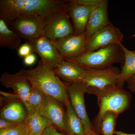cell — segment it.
Instances as JSON below:
<instances>
[{
  "label": "cell",
  "mask_w": 135,
  "mask_h": 135,
  "mask_svg": "<svg viewBox=\"0 0 135 135\" xmlns=\"http://www.w3.org/2000/svg\"><path fill=\"white\" fill-rule=\"evenodd\" d=\"M27 41L31 44L34 53L40 56L42 64L51 69H54L64 59L51 41L44 35Z\"/></svg>",
  "instance_id": "10"
},
{
  "label": "cell",
  "mask_w": 135,
  "mask_h": 135,
  "mask_svg": "<svg viewBox=\"0 0 135 135\" xmlns=\"http://www.w3.org/2000/svg\"><path fill=\"white\" fill-rule=\"evenodd\" d=\"M24 123H19L13 122L0 118V129H8L18 127Z\"/></svg>",
  "instance_id": "26"
},
{
  "label": "cell",
  "mask_w": 135,
  "mask_h": 135,
  "mask_svg": "<svg viewBox=\"0 0 135 135\" xmlns=\"http://www.w3.org/2000/svg\"><path fill=\"white\" fill-rule=\"evenodd\" d=\"M46 19L38 16H25L15 18L8 24L21 38L31 40L44 35Z\"/></svg>",
  "instance_id": "7"
},
{
  "label": "cell",
  "mask_w": 135,
  "mask_h": 135,
  "mask_svg": "<svg viewBox=\"0 0 135 135\" xmlns=\"http://www.w3.org/2000/svg\"><path fill=\"white\" fill-rule=\"evenodd\" d=\"M65 106L64 104L57 99L46 96L44 103L39 112L51 126L64 134L66 114Z\"/></svg>",
  "instance_id": "12"
},
{
  "label": "cell",
  "mask_w": 135,
  "mask_h": 135,
  "mask_svg": "<svg viewBox=\"0 0 135 135\" xmlns=\"http://www.w3.org/2000/svg\"><path fill=\"white\" fill-rule=\"evenodd\" d=\"M108 1L102 0L91 13L87 24L85 34L87 39L110 23L108 12Z\"/></svg>",
  "instance_id": "16"
},
{
  "label": "cell",
  "mask_w": 135,
  "mask_h": 135,
  "mask_svg": "<svg viewBox=\"0 0 135 135\" xmlns=\"http://www.w3.org/2000/svg\"><path fill=\"white\" fill-rule=\"evenodd\" d=\"M29 133L25 122L16 128L0 129V135H24Z\"/></svg>",
  "instance_id": "24"
},
{
  "label": "cell",
  "mask_w": 135,
  "mask_h": 135,
  "mask_svg": "<svg viewBox=\"0 0 135 135\" xmlns=\"http://www.w3.org/2000/svg\"><path fill=\"white\" fill-rule=\"evenodd\" d=\"M36 57L33 53L28 55L24 58L23 62L25 65L31 66L36 62Z\"/></svg>",
  "instance_id": "29"
},
{
  "label": "cell",
  "mask_w": 135,
  "mask_h": 135,
  "mask_svg": "<svg viewBox=\"0 0 135 135\" xmlns=\"http://www.w3.org/2000/svg\"><path fill=\"white\" fill-rule=\"evenodd\" d=\"M21 38L13 31L8 23L0 18V46L11 50L18 49L21 42Z\"/></svg>",
  "instance_id": "20"
},
{
  "label": "cell",
  "mask_w": 135,
  "mask_h": 135,
  "mask_svg": "<svg viewBox=\"0 0 135 135\" xmlns=\"http://www.w3.org/2000/svg\"><path fill=\"white\" fill-rule=\"evenodd\" d=\"M65 84L71 105L82 121L87 134H91L93 131V125L87 114L85 106L84 95L86 91L85 84L83 82Z\"/></svg>",
  "instance_id": "8"
},
{
  "label": "cell",
  "mask_w": 135,
  "mask_h": 135,
  "mask_svg": "<svg viewBox=\"0 0 135 135\" xmlns=\"http://www.w3.org/2000/svg\"><path fill=\"white\" fill-rule=\"evenodd\" d=\"M65 107L66 114L65 134L66 135L86 134L84 124L75 113L71 103Z\"/></svg>",
  "instance_id": "19"
},
{
  "label": "cell",
  "mask_w": 135,
  "mask_h": 135,
  "mask_svg": "<svg viewBox=\"0 0 135 135\" xmlns=\"http://www.w3.org/2000/svg\"><path fill=\"white\" fill-rule=\"evenodd\" d=\"M66 2L56 0H1L0 18L7 23L25 16H38L47 18L62 8Z\"/></svg>",
  "instance_id": "1"
},
{
  "label": "cell",
  "mask_w": 135,
  "mask_h": 135,
  "mask_svg": "<svg viewBox=\"0 0 135 135\" xmlns=\"http://www.w3.org/2000/svg\"><path fill=\"white\" fill-rule=\"evenodd\" d=\"M66 3L62 8L46 18L44 35L52 41L65 38L74 33L66 7Z\"/></svg>",
  "instance_id": "6"
},
{
  "label": "cell",
  "mask_w": 135,
  "mask_h": 135,
  "mask_svg": "<svg viewBox=\"0 0 135 135\" xmlns=\"http://www.w3.org/2000/svg\"><path fill=\"white\" fill-rule=\"evenodd\" d=\"M126 82L128 89L132 92H135V74L130 77Z\"/></svg>",
  "instance_id": "30"
},
{
  "label": "cell",
  "mask_w": 135,
  "mask_h": 135,
  "mask_svg": "<svg viewBox=\"0 0 135 135\" xmlns=\"http://www.w3.org/2000/svg\"><path fill=\"white\" fill-rule=\"evenodd\" d=\"M0 81L3 86L12 89L15 95L23 102L26 108L27 98L32 86L21 71L14 74L4 72L1 75Z\"/></svg>",
  "instance_id": "13"
},
{
  "label": "cell",
  "mask_w": 135,
  "mask_h": 135,
  "mask_svg": "<svg viewBox=\"0 0 135 135\" xmlns=\"http://www.w3.org/2000/svg\"><path fill=\"white\" fill-rule=\"evenodd\" d=\"M85 135H91V134H90H90H86Z\"/></svg>",
  "instance_id": "35"
},
{
  "label": "cell",
  "mask_w": 135,
  "mask_h": 135,
  "mask_svg": "<svg viewBox=\"0 0 135 135\" xmlns=\"http://www.w3.org/2000/svg\"><path fill=\"white\" fill-rule=\"evenodd\" d=\"M72 1L79 5L87 7H94L101 3L102 0H73Z\"/></svg>",
  "instance_id": "27"
},
{
  "label": "cell",
  "mask_w": 135,
  "mask_h": 135,
  "mask_svg": "<svg viewBox=\"0 0 135 135\" xmlns=\"http://www.w3.org/2000/svg\"><path fill=\"white\" fill-rule=\"evenodd\" d=\"M118 115L112 112H107L102 117L99 129V134L113 135L115 133L116 120Z\"/></svg>",
  "instance_id": "23"
},
{
  "label": "cell",
  "mask_w": 135,
  "mask_h": 135,
  "mask_svg": "<svg viewBox=\"0 0 135 135\" xmlns=\"http://www.w3.org/2000/svg\"><path fill=\"white\" fill-rule=\"evenodd\" d=\"M56 75L68 83L83 82L86 75L87 70L79 64L64 59L53 69Z\"/></svg>",
  "instance_id": "15"
},
{
  "label": "cell",
  "mask_w": 135,
  "mask_h": 135,
  "mask_svg": "<svg viewBox=\"0 0 135 135\" xmlns=\"http://www.w3.org/2000/svg\"><path fill=\"white\" fill-rule=\"evenodd\" d=\"M94 95L97 98L99 111L94 119L93 131L99 134V129L102 117L107 112H112L119 115L129 109L131 95L127 90L117 86L97 91Z\"/></svg>",
  "instance_id": "3"
},
{
  "label": "cell",
  "mask_w": 135,
  "mask_h": 135,
  "mask_svg": "<svg viewBox=\"0 0 135 135\" xmlns=\"http://www.w3.org/2000/svg\"><path fill=\"white\" fill-rule=\"evenodd\" d=\"M114 134L116 135H135V134H129L121 131H115Z\"/></svg>",
  "instance_id": "31"
},
{
  "label": "cell",
  "mask_w": 135,
  "mask_h": 135,
  "mask_svg": "<svg viewBox=\"0 0 135 135\" xmlns=\"http://www.w3.org/2000/svg\"><path fill=\"white\" fill-rule=\"evenodd\" d=\"M31 83L46 96L62 102L65 106L70 104L65 83L62 82L53 69L46 66L41 60L35 68L20 70Z\"/></svg>",
  "instance_id": "2"
},
{
  "label": "cell",
  "mask_w": 135,
  "mask_h": 135,
  "mask_svg": "<svg viewBox=\"0 0 135 135\" xmlns=\"http://www.w3.org/2000/svg\"><path fill=\"white\" fill-rule=\"evenodd\" d=\"M42 135H66L65 134L59 132L57 129L53 127H48L44 131Z\"/></svg>",
  "instance_id": "28"
},
{
  "label": "cell",
  "mask_w": 135,
  "mask_h": 135,
  "mask_svg": "<svg viewBox=\"0 0 135 135\" xmlns=\"http://www.w3.org/2000/svg\"><path fill=\"white\" fill-rule=\"evenodd\" d=\"M86 41L84 33L79 35L73 34L62 40L51 41L64 59H71L77 58L86 52Z\"/></svg>",
  "instance_id": "11"
},
{
  "label": "cell",
  "mask_w": 135,
  "mask_h": 135,
  "mask_svg": "<svg viewBox=\"0 0 135 135\" xmlns=\"http://www.w3.org/2000/svg\"><path fill=\"white\" fill-rule=\"evenodd\" d=\"M124 51V61L118 76L116 86L123 89L124 83L130 77L135 74V53L122 44Z\"/></svg>",
  "instance_id": "18"
},
{
  "label": "cell",
  "mask_w": 135,
  "mask_h": 135,
  "mask_svg": "<svg viewBox=\"0 0 135 135\" xmlns=\"http://www.w3.org/2000/svg\"><path fill=\"white\" fill-rule=\"evenodd\" d=\"M91 135H99V134H97V133H96L95 132V131H92V133H91Z\"/></svg>",
  "instance_id": "32"
},
{
  "label": "cell",
  "mask_w": 135,
  "mask_h": 135,
  "mask_svg": "<svg viewBox=\"0 0 135 135\" xmlns=\"http://www.w3.org/2000/svg\"><path fill=\"white\" fill-rule=\"evenodd\" d=\"M86 75L83 83L86 93L94 95L95 92L116 86L120 71L114 66L102 69H86Z\"/></svg>",
  "instance_id": "5"
},
{
  "label": "cell",
  "mask_w": 135,
  "mask_h": 135,
  "mask_svg": "<svg viewBox=\"0 0 135 135\" xmlns=\"http://www.w3.org/2000/svg\"><path fill=\"white\" fill-rule=\"evenodd\" d=\"M133 51H134V53H135V50Z\"/></svg>",
  "instance_id": "34"
},
{
  "label": "cell",
  "mask_w": 135,
  "mask_h": 135,
  "mask_svg": "<svg viewBox=\"0 0 135 135\" xmlns=\"http://www.w3.org/2000/svg\"><path fill=\"white\" fill-rule=\"evenodd\" d=\"M46 95L36 88L32 87L27 99L26 109L28 114L38 113L43 105Z\"/></svg>",
  "instance_id": "22"
},
{
  "label": "cell",
  "mask_w": 135,
  "mask_h": 135,
  "mask_svg": "<svg viewBox=\"0 0 135 135\" xmlns=\"http://www.w3.org/2000/svg\"><path fill=\"white\" fill-rule=\"evenodd\" d=\"M25 124L29 133L32 135H42L47 128L52 126L39 112L28 114Z\"/></svg>",
  "instance_id": "21"
},
{
  "label": "cell",
  "mask_w": 135,
  "mask_h": 135,
  "mask_svg": "<svg viewBox=\"0 0 135 135\" xmlns=\"http://www.w3.org/2000/svg\"><path fill=\"white\" fill-rule=\"evenodd\" d=\"M97 6L87 7L77 4L72 1H67L66 7L73 27L74 34L85 32L90 15Z\"/></svg>",
  "instance_id": "14"
},
{
  "label": "cell",
  "mask_w": 135,
  "mask_h": 135,
  "mask_svg": "<svg viewBox=\"0 0 135 135\" xmlns=\"http://www.w3.org/2000/svg\"><path fill=\"white\" fill-rule=\"evenodd\" d=\"M24 135H32V134H30V133H27V134H25Z\"/></svg>",
  "instance_id": "33"
},
{
  "label": "cell",
  "mask_w": 135,
  "mask_h": 135,
  "mask_svg": "<svg viewBox=\"0 0 135 135\" xmlns=\"http://www.w3.org/2000/svg\"><path fill=\"white\" fill-rule=\"evenodd\" d=\"M123 38V33L119 29L110 22L87 39L86 52L98 50L112 44H121Z\"/></svg>",
  "instance_id": "9"
},
{
  "label": "cell",
  "mask_w": 135,
  "mask_h": 135,
  "mask_svg": "<svg viewBox=\"0 0 135 135\" xmlns=\"http://www.w3.org/2000/svg\"><path fill=\"white\" fill-rule=\"evenodd\" d=\"M17 50L18 56L20 57L23 58L28 55L34 53L31 44L27 41L20 46Z\"/></svg>",
  "instance_id": "25"
},
{
  "label": "cell",
  "mask_w": 135,
  "mask_h": 135,
  "mask_svg": "<svg viewBox=\"0 0 135 135\" xmlns=\"http://www.w3.org/2000/svg\"><path fill=\"white\" fill-rule=\"evenodd\" d=\"M122 44H112L98 50L86 52L77 58L66 60L77 63L86 69L107 68L117 63L123 65L124 53Z\"/></svg>",
  "instance_id": "4"
},
{
  "label": "cell",
  "mask_w": 135,
  "mask_h": 135,
  "mask_svg": "<svg viewBox=\"0 0 135 135\" xmlns=\"http://www.w3.org/2000/svg\"><path fill=\"white\" fill-rule=\"evenodd\" d=\"M28 115L24 104L18 98L8 102L1 112V118L17 123H25Z\"/></svg>",
  "instance_id": "17"
}]
</instances>
